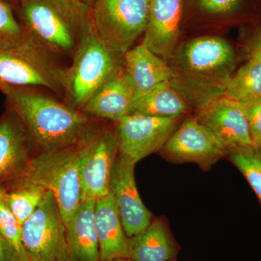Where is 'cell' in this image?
I'll return each mask as SVG.
<instances>
[{
	"label": "cell",
	"instance_id": "obj_1",
	"mask_svg": "<svg viewBox=\"0 0 261 261\" xmlns=\"http://www.w3.org/2000/svg\"><path fill=\"white\" fill-rule=\"evenodd\" d=\"M0 91L6 97L7 107L23 122L36 153L81 145L102 123L44 89L0 84Z\"/></svg>",
	"mask_w": 261,
	"mask_h": 261
},
{
	"label": "cell",
	"instance_id": "obj_2",
	"mask_svg": "<svg viewBox=\"0 0 261 261\" xmlns=\"http://www.w3.org/2000/svg\"><path fill=\"white\" fill-rule=\"evenodd\" d=\"M236 58L233 47L222 38H196L171 58L170 83L190 108L200 111L224 96Z\"/></svg>",
	"mask_w": 261,
	"mask_h": 261
},
{
	"label": "cell",
	"instance_id": "obj_3",
	"mask_svg": "<svg viewBox=\"0 0 261 261\" xmlns=\"http://www.w3.org/2000/svg\"><path fill=\"white\" fill-rule=\"evenodd\" d=\"M16 16L25 36L58 58H73L93 30L92 8L73 0H17Z\"/></svg>",
	"mask_w": 261,
	"mask_h": 261
},
{
	"label": "cell",
	"instance_id": "obj_4",
	"mask_svg": "<svg viewBox=\"0 0 261 261\" xmlns=\"http://www.w3.org/2000/svg\"><path fill=\"white\" fill-rule=\"evenodd\" d=\"M66 68L61 58L28 37L0 50V84L38 87L63 98Z\"/></svg>",
	"mask_w": 261,
	"mask_h": 261
},
{
	"label": "cell",
	"instance_id": "obj_5",
	"mask_svg": "<svg viewBox=\"0 0 261 261\" xmlns=\"http://www.w3.org/2000/svg\"><path fill=\"white\" fill-rule=\"evenodd\" d=\"M123 64V56L104 44L94 30L77 47L65 71L63 101L81 111L97 89Z\"/></svg>",
	"mask_w": 261,
	"mask_h": 261
},
{
	"label": "cell",
	"instance_id": "obj_6",
	"mask_svg": "<svg viewBox=\"0 0 261 261\" xmlns=\"http://www.w3.org/2000/svg\"><path fill=\"white\" fill-rule=\"evenodd\" d=\"M83 143L34 154L20 173L53 194L65 225L82 202L80 149Z\"/></svg>",
	"mask_w": 261,
	"mask_h": 261
},
{
	"label": "cell",
	"instance_id": "obj_7",
	"mask_svg": "<svg viewBox=\"0 0 261 261\" xmlns=\"http://www.w3.org/2000/svg\"><path fill=\"white\" fill-rule=\"evenodd\" d=\"M91 13L96 35L123 56L145 34L149 22V0H96Z\"/></svg>",
	"mask_w": 261,
	"mask_h": 261
},
{
	"label": "cell",
	"instance_id": "obj_8",
	"mask_svg": "<svg viewBox=\"0 0 261 261\" xmlns=\"http://www.w3.org/2000/svg\"><path fill=\"white\" fill-rule=\"evenodd\" d=\"M22 243L28 261H70L66 226L51 192L22 225Z\"/></svg>",
	"mask_w": 261,
	"mask_h": 261
},
{
	"label": "cell",
	"instance_id": "obj_9",
	"mask_svg": "<svg viewBox=\"0 0 261 261\" xmlns=\"http://www.w3.org/2000/svg\"><path fill=\"white\" fill-rule=\"evenodd\" d=\"M118 153L116 126L102 122L81 146L82 201L97 200L109 195L111 176Z\"/></svg>",
	"mask_w": 261,
	"mask_h": 261
},
{
	"label": "cell",
	"instance_id": "obj_10",
	"mask_svg": "<svg viewBox=\"0 0 261 261\" xmlns=\"http://www.w3.org/2000/svg\"><path fill=\"white\" fill-rule=\"evenodd\" d=\"M181 118L130 115L116 122L118 152L135 163L161 151Z\"/></svg>",
	"mask_w": 261,
	"mask_h": 261
},
{
	"label": "cell",
	"instance_id": "obj_11",
	"mask_svg": "<svg viewBox=\"0 0 261 261\" xmlns=\"http://www.w3.org/2000/svg\"><path fill=\"white\" fill-rule=\"evenodd\" d=\"M161 154L173 163H195L203 170L226 157V150L216 136L194 118L175 130L161 149Z\"/></svg>",
	"mask_w": 261,
	"mask_h": 261
},
{
	"label": "cell",
	"instance_id": "obj_12",
	"mask_svg": "<svg viewBox=\"0 0 261 261\" xmlns=\"http://www.w3.org/2000/svg\"><path fill=\"white\" fill-rule=\"evenodd\" d=\"M136 163L118 153L111 181L123 228L128 238L145 229L152 222V213L141 199L135 176Z\"/></svg>",
	"mask_w": 261,
	"mask_h": 261
},
{
	"label": "cell",
	"instance_id": "obj_13",
	"mask_svg": "<svg viewBox=\"0 0 261 261\" xmlns=\"http://www.w3.org/2000/svg\"><path fill=\"white\" fill-rule=\"evenodd\" d=\"M195 118L212 132L226 153L253 145L250 127L241 103L221 97L198 111Z\"/></svg>",
	"mask_w": 261,
	"mask_h": 261
},
{
	"label": "cell",
	"instance_id": "obj_14",
	"mask_svg": "<svg viewBox=\"0 0 261 261\" xmlns=\"http://www.w3.org/2000/svg\"><path fill=\"white\" fill-rule=\"evenodd\" d=\"M183 0H149V22L142 42L167 62L179 37Z\"/></svg>",
	"mask_w": 261,
	"mask_h": 261
},
{
	"label": "cell",
	"instance_id": "obj_15",
	"mask_svg": "<svg viewBox=\"0 0 261 261\" xmlns=\"http://www.w3.org/2000/svg\"><path fill=\"white\" fill-rule=\"evenodd\" d=\"M33 154L23 122L13 109L6 106L0 116V181L23 172Z\"/></svg>",
	"mask_w": 261,
	"mask_h": 261
},
{
	"label": "cell",
	"instance_id": "obj_16",
	"mask_svg": "<svg viewBox=\"0 0 261 261\" xmlns=\"http://www.w3.org/2000/svg\"><path fill=\"white\" fill-rule=\"evenodd\" d=\"M136 92L123 64L84 105L81 111L92 118L118 122L129 116Z\"/></svg>",
	"mask_w": 261,
	"mask_h": 261
},
{
	"label": "cell",
	"instance_id": "obj_17",
	"mask_svg": "<svg viewBox=\"0 0 261 261\" xmlns=\"http://www.w3.org/2000/svg\"><path fill=\"white\" fill-rule=\"evenodd\" d=\"M94 221L99 242L100 261L132 258L129 238L127 236L111 192L95 200Z\"/></svg>",
	"mask_w": 261,
	"mask_h": 261
},
{
	"label": "cell",
	"instance_id": "obj_18",
	"mask_svg": "<svg viewBox=\"0 0 261 261\" xmlns=\"http://www.w3.org/2000/svg\"><path fill=\"white\" fill-rule=\"evenodd\" d=\"M123 67L136 95L170 81L172 75L167 62L152 53L143 42L123 55Z\"/></svg>",
	"mask_w": 261,
	"mask_h": 261
},
{
	"label": "cell",
	"instance_id": "obj_19",
	"mask_svg": "<svg viewBox=\"0 0 261 261\" xmlns=\"http://www.w3.org/2000/svg\"><path fill=\"white\" fill-rule=\"evenodd\" d=\"M94 205L95 200L82 201L65 225L70 261H100Z\"/></svg>",
	"mask_w": 261,
	"mask_h": 261
},
{
	"label": "cell",
	"instance_id": "obj_20",
	"mask_svg": "<svg viewBox=\"0 0 261 261\" xmlns=\"http://www.w3.org/2000/svg\"><path fill=\"white\" fill-rule=\"evenodd\" d=\"M129 247L134 261H171L180 250L163 219H154L145 229L130 237Z\"/></svg>",
	"mask_w": 261,
	"mask_h": 261
},
{
	"label": "cell",
	"instance_id": "obj_21",
	"mask_svg": "<svg viewBox=\"0 0 261 261\" xmlns=\"http://www.w3.org/2000/svg\"><path fill=\"white\" fill-rule=\"evenodd\" d=\"M190 109L185 99L168 81L137 94L130 115L181 118Z\"/></svg>",
	"mask_w": 261,
	"mask_h": 261
},
{
	"label": "cell",
	"instance_id": "obj_22",
	"mask_svg": "<svg viewBox=\"0 0 261 261\" xmlns=\"http://www.w3.org/2000/svg\"><path fill=\"white\" fill-rule=\"evenodd\" d=\"M0 185L7 203L21 226L41 205L48 192L22 174L0 181Z\"/></svg>",
	"mask_w": 261,
	"mask_h": 261
},
{
	"label": "cell",
	"instance_id": "obj_23",
	"mask_svg": "<svg viewBox=\"0 0 261 261\" xmlns=\"http://www.w3.org/2000/svg\"><path fill=\"white\" fill-rule=\"evenodd\" d=\"M223 97L238 102L261 98V61L250 56L228 82Z\"/></svg>",
	"mask_w": 261,
	"mask_h": 261
},
{
	"label": "cell",
	"instance_id": "obj_24",
	"mask_svg": "<svg viewBox=\"0 0 261 261\" xmlns=\"http://www.w3.org/2000/svg\"><path fill=\"white\" fill-rule=\"evenodd\" d=\"M226 157L241 171L261 202V146L233 149Z\"/></svg>",
	"mask_w": 261,
	"mask_h": 261
},
{
	"label": "cell",
	"instance_id": "obj_25",
	"mask_svg": "<svg viewBox=\"0 0 261 261\" xmlns=\"http://www.w3.org/2000/svg\"><path fill=\"white\" fill-rule=\"evenodd\" d=\"M13 5L6 0H0V50L18 45L27 37Z\"/></svg>",
	"mask_w": 261,
	"mask_h": 261
},
{
	"label": "cell",
	"instance_id": "obj_26",
	"mask_svg": "<svg viewBox=\"0 0 261 261\" xmlns=\"http://www.w3.org/2000/svg\"><path fill=\"white\" fill-rule=\"evenodd\" d=\"M0 233L18 252L24 261L27 260L22 243V226L10 208L0 185Z\"/></svg>",
	"mask_w": 261,
	"mask_h": 261
},
{
	"label": "cell",
	"instance_id": "obj_27",
	"mask_svg": "<svg viewBox=\"0 0 261 261\" xmlns=\"http://www.w3.org/2000/svg\"><path fill=\"white\" fill-rule=\"evenodd\" d=\"M240 103L247 116L252 143L261 146V98Z\"/></svg>",
	"mask_w": 261,
	"mask_h": 261
},
{
	"label": "cell",
	"instance_id": "obj_28",
	"mask_svg": "<svg viewBox=\"0 0 261 261\" xmlns=\"http://www.w3.org/2000/svg\"><path fill=\"white\" fill-rule=\"evenodd\" d=\"M242 0H198L202 10L209 13H231L238 8Z\"/></svg>",
	"mask_w": 261,
	"mask_h": 261
},
{
	"label": "cell",
	"instance_id": "obj_29",
	"mask_svg": "<svg viewBox=\"0 0 261 261\" xmlns=\"http://www.w3.org/2000/svg\"><path fill=\"white\" fill-rule=\"evenodd\" d=\"M0 261H24L14 247L0 233Z\"/></svg>",
	"mask_w": 261,
	"mask_h": 261
},
{
	"label": "cell",
	"instance_id": "obj_30",
	"mask_svg": "<svg viewBox=\"0 0 261 261\" xmlns=\"http://www.w3.org/2000/svg\"><path fill=\"white\" fill-rule=\"evenodd\" d=\"M250 56L255 57L261 61V32L255 38L251 44Z\"/></svg>",
	"mask_w": 261,
	"mask_h": 261
},
{
	"label": "cell",
	"instance_id": "obj_31",
	"mask_svg": "<svg viewBox=\"0 0 261 261\" xmlns=\"http://www.w3.org/2000/svg\"><path fill=\"white\" fill-rule=\"evenodd\" d=\"M76 4L92 8L96 0H73Z\"/></svg>",
	"mask_w": 261,
	"mask_h": 261
},
{
	"label": "cell",
	"instance_id": "obj_32",
	"mask_svg": "<svg viewBox=\"0 0 261 261\" xmlns=\"http://www.w3.org/2000/svg\"><path fill=\"white\" fill-rule=\"evenodd\" d=\"M108 261H134L132 258H123V257H120V258L112 259Z\"/></svg>",
	"mask_w": 261,
	"mask_h": 261
},
{
	"label": "cell",
	"instance_id": "obj_33",
	"mask_svg": "<svg viewBox=\"0 0 261 261\" xmlns=\"http://www.w3.org/2000/svg\"><path fill=\"white\" fill-rule=\"evenodd\" d=\"M6 1L10 2L12 4H13V3H15V2H16L17 0H6Z\"/></svg>",
	"mask_w": 261,
	"mask_h": 261
},
{
	"label": "cell",
	"instance_id": "obj_34",
	"mask_svg": "<svg viewBox=\"0 0 261 261\" xmlns=\"http://www.w3.org/2000/svg\"><path fill=\"white\" fill-rule=\"evenodd\" d=\"M171 261H178V260H176V258H175V259H173V260H171Z\"/></svg>",
	"mask_w": 261,
	"mask_h": 261
}]
</instances>
